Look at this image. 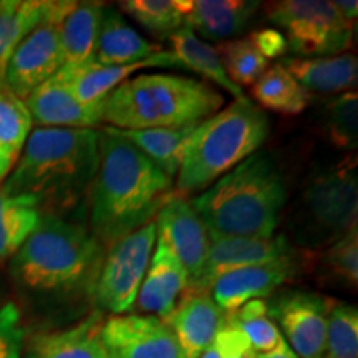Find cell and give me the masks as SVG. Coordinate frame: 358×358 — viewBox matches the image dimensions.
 I'll return each instance as SVG.
<instances>
[{
	"label": "cell",
	"instance_id": "obj_1",
	"mask_svg": "<svg viewBox=\"0 0 358 358\" xmlns=\"http://www.w3.org/2000/svg\"><path fill=\"white\" fill-rule=\"evenodd\" d=\"M98 155L88 198L90 232L108 249L153 221L174 194L173 178L108 127L98 131Z\"/></svg>",
	"mask_w": 358,
	"mask_h": 358
},
{
	"label": "cell",
	"instance_id": "obj_2",
	"mask_svg": "<svg viewBox=\"0 0 358 358\" xmlns=\"http://www.w3.org/2000/svg\"><path fill=\"white\" fill-rule=\"evenodd\" d=\"M98 159L96 129L38 127L0 191L34 199L42 214L60 216L90 198Z\"/></svg>",
	"mask_w": 358,
	"mask_h": 358
},
{
	"label": "cell",
	"instance_id": "obj_3",
	"mask_svg": "<svg viewBox=\"0 0 358 358\" xmlns=\"http://www.w3.org/2000/svg\"><path fill=\"white\" fill-rule=\"evenodd\" d=\"M287 199L285 181L266 153H254L189 203L211 239L271 237Z\"/></svg>",
	"mask_w": 358,
	"mask_h": 358
},
{
	"label": "cell",
	"instance_id": "obj_4",
	"mask_svg": "<svg viewBox=\"0 0 358 358\" xmlns=\"http://www.w3.org/2000/svg\"><path fill=\"white\" fill-rule=\"evenodd\" d=\"M105 248L82 224L42 214L38 226L10 261L13 279L37 294L93 295Z\"/></svg>",
	"mask_w": 358,
	"mask_h": 358
},
{
	"label": "cell",
	"instance_id": "obj_5",
	"mask_svg": "<svg viewBox=\"0 0 358 358\" xmlns=\"http://www.w3.org/2000/svg\"><path fill=\"white\" fill-rule=\"evenodd\" d=\"M221 92L201 80L145 73L124 80L103 105V123L116 129L174 128L201 123L217 113Z\"/></svg>",
	"mask_w": 358,
	"mask_h": 358
},
{
	"label": "cell",
	"instance_id": "obj_6",
	"mask_svg": "<svg viewBox=\"0 0 358 358\" xmlns=\"http://www.w3.org/2000/svg\"><path fill=\"white\" fill-rule=\"evenodd\" d=\"M271 133L268 116L248 96L201 122L192 133L176 176L179 196L201 194L254 155Z\"/></svg>",
	"mask_w": 358,
	"mask_h": 358
},
{
	"label": "cell",
	"instance_id": "obj_7",
	"mask_svg": "<svg viewBox=\"0 0 358 358\" xmlns=\"http://www.w3.org/2000/svg\"><path fill=\"white\" fill-rule=\"evenodd\" d=\"M272 24L285 32L294 57H334L352 45L353 24L329 0H282L267 7Z\"/></svg>",
	"mask_w": 358,
	"mask_h": 358
},
{
	"label": "cell",
	"instance_id": "obj_8",
	"mask_svg": "<svg viewBox=\"0 0 358 358\" xmlns=\"http://www.w3.org/2000/svg\"><path fill=\"white\" fill-rule=\"evenodd\" d=\"M75 2H48L37 25L17 43L0 69V78L20 100L52 78L65 65L60 25Z\"/></svg>",
	"mask_w": 358,
	"mask_h": 358
},
{
	"label": "cell",
	"instance_id": "obj_9",
	"mask_svg": "<svg viewBox=\"0 0 358 358\" xmlns=\"http://www.w3.org/2000/svg\"><path fill=\"white\" fill-rule=\"evenodd\" d=\"M156 244V226L151 221L124 236L105 250L93 290L101 310L123 315L131 310L145 279Z\"/></svg>",
	"mask_w": 358,
	"mask_h": 358
},
{
	"label": "cell",
	"instance_id": "obj_10",
	"mask_svg": "<svg viewBox=\"0 0 358 358\" xmlns=\"http://www.w3.org/2000/svg\"><path fill=\"white\" fill-rule=\"evenodd\" d=\"M303 217L313 237L337 241L357 227V161L348 158L313 176L303 191Z\"/></svg>",
	"mask_w": 358,
	"mask_h": 358
},
{
	"label": "cell",
	"instance_id": "obj_11",
	"mask_svg": "<svg viewBox=\"0 0 358 358\" xmlns=\"http://www.w3.org/2000/svg\"><path fill=\"white\" fill-rule=\"evenodd\" d=\"M330 306L332 302L320 294L289 290L271 299L267 310L285 334V342L295 355L324 358Z\"/></svg>",
	"mask_w": 358,
	"mask_h": 358
},
{
	"label": "cell",
	"instance_id": "obj_12",
	"mask_svg": "<svg viewBox=\"0 0 358 358\" xmlns=\"http://www.w3.org/2000/svg\"><path fill=\"white\" fill-rule=\"evenodd\" d=\"M101 343L108 358H186L169 327L145 313H123L103 320Z\"/></svg>",
	"mask_w": 358,
	"mask_h": 358
},
{
	"label": "cell",
	"instance_id": "obj_13",
	"mask_svg": "<svg viewBox=\"0 0 358 358\" xmlns=\"http://www.w3.org/2000/svg\"><path fill=\"white\" fill-rule=\"evenodd\" d=\"M295 250L285 236L271 237H219L211 239L201 274L187 282L185 294H209L219 277L237 268L292 256Z\"/></svg>",
	"mask_w": 358,
	"mask_h": 358
},
{
	"label": "cell",
	"instance_id": "obj_14",
	"mask_svg": "<svg viewBox=\"0 0 358 358\" xmlns=\"http://www.w3.org/2000/svg\"><path fill=\"white\" fill-rule=\"evenodd\" d=\"M156 239L186 268L189 280L201 274L211 237L189 201L174 192L156 214Z\"/></svg>",
	"mask_w": 358,
	"mask_h": 358
},
{
	"label": "cell",
	"instance_id": "obj_15",
	"mask_svg": "<svg viewBox=\"0 0 358 358\" xmlns=\"http://www.w3.org/2000/svg\"><path fill=\"white\" fill-rule=\"evenodd\" d=\"M301 261L295 252L275 261L237 268L219 277L209 295L224 312L231 313L250 301H262L282 284L292 280L301 271Z\"/></svg>",
	"mask_w": 358,
	"mask_h": 358
},
{
	"label": "cell",
	"instance_id": "obj_16",
	"mask_svg": "<svg viewBox=\"0 0 358 358\" xmlns=\"http://www.w3.org/2000/svg\"><path fill=\"white\" fill-rule=\"evenodd\" d=\"M32 122L42 128H88L103 123V105H83L71 93L69 85L57 73L38 88H35L25 100Z\"/></svg>",
	"mask_w": 358,
	"mask_h": 358
},
{
	"label": "cell",
	"instance_id": "obj_17",
	"mask_svg": "<svg viewBox=\"0 0 358 358\" xmlns=\"http://www.w3.org/2000/svg\"><path fill=\"white\" fill-rule=\"evenodd\" d=\"M227 313L209 294H182L163 322L169 327L186 358H199L226 325Z\"/></svg>",
	"mask_w": 358,
	"mask_h": 358
},
{
	"label": "cell",
	"instance_id": "obj_18",
	"mask_svg": "<svg viewBox=\"0 0 358 358\" xmlns=\"http://www.w3.org/2000/svg\"><path fill=\"white\" fill-rule=\"evenodd\" d=\"M185 24L198 37L226 40L243 34L261 2L256 0H178Z\"/></svg>",
	"mask_w": 358,
	"mask_h": 358
},
{
	"label": "cell",
	"instance_id": "obj_19",
	"mask_svg": "<svg viewBox=\"0 0 358 358\" xmlns=\"http://www.w3.org/2000/svg\"><path fill=\"white\" fill-rule=\"evenodd\" d=\"M148 66H176L171 52H159L148 60L131 65L105 66L95 60L85 62L78 65H64L58 73L69 85L77 100L83 105H96L105 100L113 90L128 80L134 71L148 69Z\"/></svg>",
	"mask_w": 358,
	"mask_h": 358
},
{
	"label": "cell",
	"instance_id": "obj_20",
	"mask_svg": "<svg viewBox=\"0 0 358 358\" xmlns=\"http://www.w3.org/2000/svg\"><path fill=\"white\" fill-rule=\"evenodd\" d=\"M189 282L186 268L156 239L155 254L143 279L136 306L145 315L164 320L174 310L178 299L185 294Z\"/></svg>",
	"mask_w": 358,
	"mask_h": 358
},
{
	"label": "cell",
	"instance_id": "obj_21",
	"mask_svg": "<svg viewBox=\"0 0 358 358\" xmlns=\"http://www.w3.org/2000/svg\"><path fill=\"white\" fill-rule=\"evenodd\" d=\"M163 52L128 24L115 7H103L95 62L105 66L131 65Z\"/></svg>",
	"mask_w": 358,
	"mask_h": 358
},
{
	"label": "cell",
	"instance_id": "obj_22",
	"mask_svg": "<svg viewBox=\"0 0 358 358\" xmlns=\"http://www.w3.org/2000/svg\"><path fill=\"white\" fill-rule=\"evenodd\" d=\"M279 64L307 92L347 93L357 85L358 62L352 53L312 58L282 57Z\"/></svg>",
	"mask_w": 358,
	"mask_h": 358
},
{
	"label": "cell",
	"instance_id": "obj_23",
	"mask_svg": "<svg viewBox=\"0 0 358 358\" xmlns=\"http://www.w3.org/2000/svg\"><path fill=\"white\" fill-rule=\"evenodd\" d=\"M101 312L70 329L35 337L25 358H108L101 343Z\"/></svg>",
	"mask_w": 358,
	"mask_h": 358
},
{
	"label": "cell",
	"instance_id": "obj_24",
	"mask_svg": "<svg viewBox=\"0 0 358 358\" xmlns=\"http://www.w3.org/2000/svg\"><path fill=\"white\" fill-rule=\"evenodd\" d=\"M199 123L174 128H150V129H116L111 131L124 138L136 146L148 159H151L169 178H176L189 145L192 133Z\"/></svg>",
	"mask_w": 358,
	"mask_h": 358
},
{
	"label": "cell",
	"instance_id": "obj_25",
	"mask_svg": "<svg viewBox=\"0 0 358 358\" xmlns=\"http://www.w3.org/2000/svg\"><path fill=\"white\" fill-rule=\"evenodd\" d=\"M168 40L171 43V55L176 62V66H185L187 70L196 71L216 87L226 90L234 98L244 96L243 88L232 83L227 77L216 47L201 40L186 24Z\"/></svg>",
	"mask_w": 358,
	"mask_h": 358
},
{
	"label": "cell",
	"instance_id": "obj_26",
	"mask_svg": "<svg viewBox=\"0 0 358 358\" xmlns=\"http://www.w3.org/2000/svg\"><path fill=\"white\" fill-rule=\"evenodd\" d=\"M101 2H75L60 25V43L65 65H78L95 60L100 30Z\"/></svg>",
	"mask_w": 358,
	"mask_h": 358
},
{
	"label": "cell",
	"instance_id": "obj_27",
	"mask_svg": "<svg viewBox=\"0 0 358 358\" xmlns=\"http://www.w3.org/2000/svg\"><path fill=\"white\" fill-rule=\"evenodd\" d=\"M252 96L262 110L280 115H299L310 103L307 92L280 64H274L264 71L252 85Z\"/></svg>",
	"mask_w": 358,
	"mask_h": 358
},
{
	"label": "cell",
	"instance_id": "obj_28",
	"mask_svg": "<svg viewBox=\"0 0 358 358\" xmlns=\"http://www.w3.org/2000/svg\"><path fill=\"white\" fill-rule=\"evenodd\" d=\"M40 217L42 213L34 199L0 191V261L15 256L38 226Z\"/></svg>",
	"mask_w": 358,
	"mask_h": 358
},
{
	"label": "cell",
	"instance_id": "obj_29",
	"mask_svg": "<svg viewBox=\"0 0 358 358\" xmlns=\"http://www.w3.org/2000/svg\"><path fill=\"white\" fill-rule=\"evenodd\" d=\"M42 0H3L0 2V69L17 43L38 24L47 10Z\"/></svg>",
	"mask_w": 358,
	"mask_h": 358
},
{
	"label": "cell",
	"instance_id": "obj_30",
	"mask_svg": "<svg viewBox=\"0 0 358 358\" xmlns=\"http://www.w3.org/2000/svg\"><path fill=\"white\" fill-rule=\"evenodd\" d=\"M32 127L25 101L13 95L0 78V150L17 161Z\"/></svg>",
	"mask_w": 358,
	"mask_h": 358
},
{
	"label": "cell",
	"instance_id": "obj_31",
	"mask_svg": "<svg viewBox=\"0 0 358 358\" xmlns=\"http://www.w3.org/2000/svg\"><path fill=\"white\" fill-rule=\"evenodd\" d=\"M227 320L237 327L256 353L275 348L284 340L275 322L268 317L266 301H250L237 310L227 313Z\"/></svg>",
	"mask_w": 358,
	"mask_h": 358
},
{
	"label": "cell",
	"instance_id": "obj_32",
	"mask_svg": "<svg viewBox=\"0 0 358 358\" xmlns=\"http://www.w3.org/2000/svg\"><path fill=\"white\" fill-rule=\"evenodd\" d=\"M120 6L146 32L161 40L169 38L185 25L178 0H128Z\"/></svg>",
	"mask_w": 358,
	"mask_h": 358
},
{
	"label": "cell",
	"instance_id": "obj_33",
	"mask_svg": "<svg viewBox=\"0 0 358 358\" xmlns=\"http://www.w3.org/2000/svg\"><path fill=\"white\" fill-rule=\"evenodd\" d=\"M216 52L221 57L227 77L239 88L254 85L268 69V62L259 53L249 37L219 43Z\"/></svg>",
	"mask_w": 358,
	"mask_h": 358
},
{
	"label": "cell",
	"instance_id": "obj_34",
	"mask_svg": "<svg viewBox=\"0 0 358 358\" xmlns=\"http://www.w3.org/2000/svg\"><path fill=\"white\" fill-rule=\"evenodd\" d=\"M324 358H358L357 307L332 302L327 319Z\"/></svg>",
	"mask_w": 358,
	"mask_h": 358
},
{
	"label": "cell",
	"instance_id": "obj_35",
	"mask_svg": "<svg viewBox=\"0 0 358 358\" xmlns=\"http://www.w3.org/2000/svg\"><path fill=\"white\" fill-rule=\"evenodd\" d=\"M325 131L329 140L342 150L358 145V96L357 92L342 93L327 105Z\"/></svg>",
	"mask_w": 358,
	"mask_h": 358
},
{
	"label": "cell",
	"instance_id": "obj_36",
	"mask_svg": "<svg viewBox=\"0 0 358 358\" xmlns=\"http://www.w3.org/2000/svg\"><path fill=\"white\" fill-rule=\"evenodd\" d=\"M324 274L342 284L357 287L358 282V231L353 227L338 237L322 259Z\"/></svg>",
	"mask_w": 358,
	"mask_h": 358
},
{
	"label": "cell",
	"instance_id": "obj_37",
	"mask_svg": "<svg viewBox=\"0 0 358 358\" xmlns=\"http://www.w3.org/2000/svg\"><path fill=\"white\" fill-rule=\"evenodd\" d=\"M25 329L15 303L0 307V358H22Z\"/></svg>",
	"mask_w": 358,
	"mask_h": 358
},
{
	"label": "cell",
	"instance_id": "obj_38",
	"mask_svg": "<svg viewBox=\"0 0 358 358\" xmlns=\"http://www.w3.org/2000/svg\"><path fill=\"white\" fill-rule=\"evenodd\" d=\"M254 355L256 352L250 347L249 340L226 319V325L199 358H254Z\"/></svg>",
	"mask_w": 358,
	"mask_h": 358
},
{
	"label": "cell",
	"instance_id": "obj_39",
	"mask_svg": "<svg viewBox=\"0 0 358 358\" xmlns=\"http://www.w3.org/2000/svg\"><path fill=\"white\" fill-rule=\"evenodd\" d=\"M249 38L267 62L274 60V58L285 57V53L289 50L287 40H285L284 34L279 32V30L262 29L250 34Z\"/></svg>",
	"mask_w": 358,
	"mask_h": 358
},
{
	"label": "cell",
	"instance_id": "obj_40",
	"mask_svg": "<svg viewBox=\"0 0 358 358\" xmlns=\"http://www.w3.org/2000/svg\"><path fill=\"white\" fill-rule=\"evenodd\" d=\"M332 6L335 7V10H337L340 15L348 22V24L355 25L357 13H358V3L355 0H334Z\"/></svg>",
	"mask_w": 358,
	"mask_h": 358
},
{
	"label": "cell",
	"instance_id": "obj_41",
	"mask_svg": "<svg viewBox=\"0 0 358 358\" xmlns=\"http://www.w3.org/2000/svg\"><path fill=\"white\" fill-rule=\"evenodd\" d=\"M254 358H299V357L295 355V352L287 345V342H285L284 338L275 348H272V350L264 352V353H256Z\"/></svg>",
	"mask_w": 358,
	"mask_h": 358
},
{
	"label": "cell",
	"instance_id": "obj_42",
	"mask_svg": "<svg viewBox=\"0 0 358 358\" xmlns=\"http://www.w3.org/2000/svg\"><path fill=\"white\" fill-rule=\"evenodd\" d=\"M13 164H15V159L10 158L7 153H3V151L0 150V182H2L3 179H7V176L12 171Z\"/></svg>",
	"mask_w": 358,
	"mask_h": 358
}]
</instances>
